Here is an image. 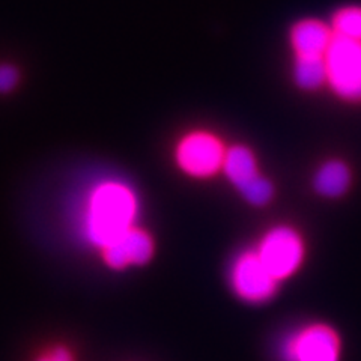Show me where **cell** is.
I'll use <instances>...</instances> for the list:
<instances>
[{"label":"cell","instance_id":"cell-1","mask_svg":"<svg viewBox=\"0 0 361 361\" xmlns=\"http://www.w3.org/2000/svg\"><path fill=\"white\" fill-rule=\"evenodd\" d=\"M139 216L140 199L128 180L103 176L82 191L74 209V226L86 245L101 252L137 226Z\"/></svg>","mask_w":361,"mask_h":361},{"label":"cell","instance_id":"cell-2","mask_svg":"<svg viewBox=\"0 0 361 361\" xmlns=\"http://www.w3.org/2000/svg\"><path fill=\"white\" fill-rule=\"evenodd\" d=\"M280 361H342L343 341L336 326L310 321L288 331L279 342Z\"/></svg>","mask_w":361,"mask_h":361},{"label":"cell","instance_id":"cell-3","mask_svg":"<svg viewBox=\"0 0 361 361\" xmlns=\"http://www.w3.org/2000/svg\"><path fill=\"white\" fill-rule=\"evenodd\" d=\"M255 252L268 273L280 283L295 276L302 268L307 245L297 228L290 224H276L264 232Z\"/></svg>","mask_w":361,"mask_h":361},{"label":"cell","instance_id":"cell-4","mask_svg":"<svg viewBox=\"0 0 361 361\" xmlns=\"http://www.w3.org/2000/svg\"><path fill=\"white\" fill-rule=\"evenodd\" d=\"M226 149L216 133L196 128L178 139L173 160L180 173L196 180H208L221 173Z\"/></svg>","mask_w":361,"mask_h":361},{"label":"cell","instance_id":"cell-5","mask_svg":"<svg viewBox=\"0 0 361 361\" xmlns=\"http://www.w3.org/2000/svg\"><path fill=\"white\" fill-rule=\"evenodd\" d=\"M326 89L345 104H361V42L337 38L324 54Z\"/></svg>","mask_w":361,"mask_h":361},{"label":"cell","instance_id":"cell-6","mask_svg":"<svg viewBox=\"0 0 361 361\" xmlns=\"http://www.w3.org/2000/svg\"><path fill=\"white\" fill-rule=\"evenodd\" d=\"M228 281L236 298L253 306L273 300L280 285L268 273L255 248H247L232 259L228 271Z\"/></svg>","mask_w":361,"mask_h":361},{"label":"cell","instance_id":"cell-7","mask_svg":"<svg viewBox=\"0 0 361 361\" xmlns=\"http://www.w3.org/2000/svg\"><path fill=\"white\" fill-rule=\"evenodd\" d=\"M99 253L106 267L115 271H123L131 267L149 264L155 255V243L148 231L134 226Z\"/></svg>","mask_w":361,"mask_h":361},{"label":"cell","instance_id":"cell-8","mask_svg":"<svg viewBox=\"0 0 361 361\" xmlns=\"http://www.w3.org/2000/svg\"><path fill=\"white\" fill-rule=\"evenodd\" d=\"M333 39L334 33L329 21L318 17H304L293 21L288 33L293 58H324Z\"/></svg>","mask_w":361,"mask_h":361},{"label":"cell","instance_id":"cell-9","mask_svg":"<svg viewBox=\"0 0 361 361\" xmlns=\"http://www.w3.org/2000/svg\"><path fill=\"white\" fill-rule=\"evenodd\" d=\"M354 185V171L342 158H326L314 169L312 187L318 196L336 200L346 196Z\"/></svg>","mask_w":361,"mask_h":361},{"label":"cell","instance_id":"cell-10","mask_svg":"<svg viewBox=\"0 0 361 361\" xmlns=\"http://www.w3.org/2000/svg\"><path fill=\"white\" fill-rule=\"evenodd\" d=\"M221 173L238 193L261 175L255 152L245 145H232L226 149Z\"/></svg>","mask_w":361,"mask_h":361},{"label":"cell","instance_id":"cell-11","mask_svg":"<svg viewBox=\"0 0 361 361\" xmlns=\"http://www.w3.org/2000/svg\"><path fill=\"white\" fill-rule=\"evenodd\" d=\"M292 82L302 92H318L326 87L324 58H293L290 68Z\"/></svg>","mask_w":361,"mask_h":361},{"label":"cell","instance_id":"cell-12","mask_svg":"<svg viewBox=\"0 0 361 361\" xmlns=\"http://www.w3.org/2000/svg\"><path fill=\"white\" fill-rule=\"evenodd\" d=\"M329 25L334 37L361 42V4H346L336 8Z\"/></svg>","mask_w":361,"mask_h":361},{"label":"cell","instance_id":"cell-13","mask_svg":"<svg viewBox=\"0 0 361 361\" xmlns=\"http://www.w3.org/2000/svg\"><path fill=\"white\" fill-rule=\"evenodd\" d=\"M274 185L268 178L264 175H259L250 184L245 185L240 195L241 197L255 208H264L268 203L274 199Z\"/></svg>","mask_w":361,"mask_h":361},{"label":"cell","instance_id":"cell-14","mask_svg":"<svg viewBox=\"0 0 361 361\" xmlns=\"http://www.w3.org/2000/svg\"><path fill=\"white\" fill-rule=\"evenodd\" d=\"M20 82V73L14 65L0 63V94H9Z\"/></svg>","mask_w":361,"mask_h":361},{"label":"cell","instance_id":"cell-15","mask_svg":"<svg viewBox=\"0 0 361 361\" xmlns=\"http://www.w3.org/2000/svg\"><path fill=\"white\" fill-rule=\"evenodd\" d=\"M33 361H77L74 353L65 345H54L37 355Z\"/></svg>","mask_w":361,"mask_h":361}]
</instances>
